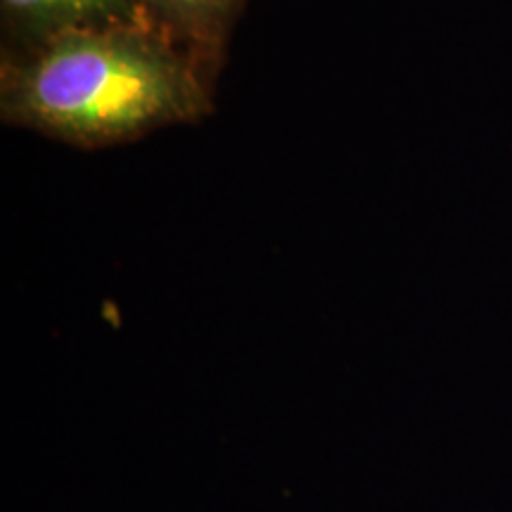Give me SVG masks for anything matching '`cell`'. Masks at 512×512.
Listing matches in <instances>:
<instances>
[{
  "label": "cell",
  "mask_w": 512,
  "mask_h": 512,
  "mask_svg": "<svg viewBox=\"0 0 512 512\" xmlns=\"http://www.w3.org/2000/svg\"><path fill=\"white\" fill-rule=\"evenodd\" d=\"M214 110V81L150 29L72 31L0 60V117L79 150L133 143Z\"/></svg>",
  "instance_id": "6da1fadb"
},
{
  "label": "cell",
  "mask_w": 512,
  "mask_h": 512,
  "mask_svg": "<svg viewBox=\"0 0 512 512\" xmlns=\"http://www.w3.org/2000/svg\"><path fill=\"white\" fill-rule=\"evenodd\" d=\"M145 24L136 0H0L3 55L24 53L72 31Z\"/></svg>",
  "instance_id": "7a4b0ae2"
},
{
  "label": "cell",
  "mask_w": 512,
  "mask_h": 512,
  "mask_svg": "<svg viewBox=\"0 0 512 512\" xmlns=\"http://www.w3.org/2000/svg\"><path fill=\"white\" fill-rule=\"evenodd\" d=\"M150 29L190 55L216 83L247 0H136Z\"/></svg>",
  "instance_id": "3957f363"
}]
</instances>
